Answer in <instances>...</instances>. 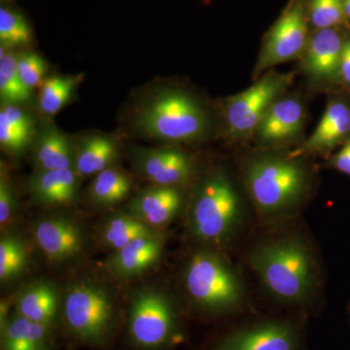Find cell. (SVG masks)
Returning a JSON list of instances; mask_svg holds the SVG:
<instances>
[{
  "instance_id": "36",
  "label": "cell",
  "mask_w": 350,
  "mask_h": 350,
  "mask_svg": "<svg viewBox=\"0 0 350 350\" xmlns=\"http://www.w3.org/2000/svg\"><path fill=\"white\" fill-rule=\"evenodd\" d=\"M345 12H347V20L350 23V0H345Z\"/></svg>"
},
{
  "instance_id": "8",
  "label": "cell",
  "mask_w": 350,
  "mask_h": 350,
  "mask_svg": "<svg viewBox=\"0 0 350 350\" xmlns=\"http://www.w3.org/2000/svg\"><path fill=\"white\" fill-rule=\"evenodd\" d=\"M182 338L180 315L174 301L154 288L131 298L126 317V340L133 350H169Z\"/></svg>"
},
{
  "instance_id": "11",
  "label": "cell",
  "mask_w": 350,
  "mask_h": 350,
  "mask_svg": "<svg viewBox=\"0 0 350 350\" xmlns=\"http://www.w3.org/2000/svg\"><path fill=\"white\" fill-rule=\"evenodd\" d=\"M308 119L306 94L290 90L269 107L251 142L255 148L293 149L305 142Z\"/></svg>"
},
{
  "instance_id": "20",
  "label": "cell",
  "mask_w": 350,
  "mask_h": 350,
  "mask_svg": "<svg viewBox=\"0 0 350 350\" xmlns=\"http://www.w3.org/2000/svg\"><path fill=\"white\" fill-rule=\"evenodd\" d=\"M54 332L13 310L5 323L0 326V350H52Z\"/></svg>"
},
{
  "instance_id": "26",
  "label": "cell",
  "mask_w": 350,
  "mask_h": 350,
  "mask_svg": "<svg viewBox=\"0 0 350 350\" xmlns=\"http://www.w3.org/2000/svg\"><path fill=\"white\" fill-rule=\"evenodd\" d=\"M29 264L27 244L17 234H4L0 239V280L11 282L25 273Z\"/></svg>"
},
{
  "instance_id": "19",
  "label": "cell",
  "mask_w": 350,
  "mask_h": 350,
  "mask_svg": "<svg viewBox=\"0 0 350 350\" xmlns=\"http://www.w3.org/2000/svg\"><path fill=\"white\" fill-rule=\"evenodd\" d=\"M79 178L73 169L36 170L27 182V191L39 206H66L77 197Z\"/></svg>"
},
{
  "instance_id": "12",
  "label": "cell",
  "mask_w": 350,
  "mask_h": 350,
  "mask_svg": "<svg viewBox=\"0 0 350 350\" xmlns=\"http://www.w3.org/2000/svg\"><path fill=\"white\" fill-rule=\"evenodd\" d=\"M350 139V93L337 90L327 94L325 110L314 131L292 149L296 155L328 159Z\"/></svg>"
},
{
  "instance_id": "10",
  "label": "cell",
  "mask_w": 350,
  "mask_h": 350,
  "mask_svg": "<svg viewBox=\"0 0 350 350\" xmlns=\"http://www.w3.org/2000/svg\"><path fill=\"white\" fill-rule=\"evenodd\" d=\"M349 32L350 27L312 31L297 61V73L305 78L308 94H328L340 89V59Z\"/></svg>"
},
{
  "instance_id": "13",
  "label": "cell",
  "mask_w": 350,
  "mask_h": 350,
  "mask_svg": "<svg viewBox=\"0 0 350 350\" xmlns=\"http://www.w3.org/2000/svg\"><path fill=\"white\" fill-rule=\"evenodd\" d=\"M133 163L138 174L152 185L182 188L190 183L196 174L194 159L175 147L135 149Z\"/></svg>"
},
{
  "instance_id": "15",
  "label": "cell",
  "mask_w": 350,
  "mask_h": 350,
  "mask_svg": "<svg viewBox=\"0 0 350 350\" xmlns=\"http://www.w3.org/2000/svg\"><path fill=\"white\" fill-rule=\"evenodd\" d=\"M32 236L39 250L51 262L75 259L84 248V232L81 227L66 216L40 219L34 225Z\"/></svg>"
},
{
  "instance_id": "28",
  "label": "cell",
  "mask_w": 350,
  "mask_h": 350,
  "mask_svg": "<svg viewBox=\"0 0 350 350\" xmlns=\"http://www.w3.org/2000/svg\"><path fill=\"white\" fill-rule=\"evenodd\" d=\"M310 29L350 27L345 12V0H306Z\"/></svg>"
},
{
  "instance_id": "25",
  "label": "cell",
  "mask_w": 350,
  "mask_h": 350,
  "mask_svg": "<svg viewBox=\"0 0 350 350\" xmlns=\"http://www.w3.org/2000/svg\"><path fill=\"white\" fill-rule=\"evenodd\" d=\"M0 48V96L3 105H23L31 98V91L21 79L17 68V56Z\"/></svg>"
},
{
  "instance_id": "4",
  "label": "cell",
  "mask_w": 350,
  "mask_h": 350,
  "mask_svg": "<svg viewBox=\"0 0 350 350\" xmlns=\"http://www.w3.org/2000/svg\"><path fill=\"white\" fill-rule=\"evenodd\" d=\"M135 124L146 137L172 144H199L213 128L204 103L180 88L159 92L138 113Z\"/></svg>"
},
{
  "instance_id": "27",
  "label": "cell",
  "mask_w": 350,
  "mask_h": 350,
  "mask_svg": "<svg viewBox=\"0 0 350 350\" xmlns=\"http://www.w3.org/2000/svg\"><path fill=\"white\" fill-rule=\"evenodd\" d=\"M78 84L76 76H51L40 85L39 107L45 114H57L70 100L71 94Z\"/></svg>"
},
{
  "instance_id": "31",
  "label": "cell",
  "mask_w": 350,
  "mask_h": 350,
  "mask_svg": "<svg viewBox=\"0 0 350 350\" xmlns=\"http://www.w3.org/2000/svg\"><path fill=\"white\" fill-rule=\"evenodd\" d=\"M18 202L15 191L7 176L6 170L1 167L0 172V225L5 228L17 213Z\"/></svg>"
},
{
  "instance_id": "6",
  "label": "cell",
  "mask_w": 350,
  "mask_h": 350,
  "mask_svg": "<svg viewBox=\"0 0 350 350\" xmlns=\"http://www.w3.org/2000/svg\"><path fill=\"white\" fill-rule=\"evenodd\" d=\"M183 285L191 303L207 314L236 312L245 301L243 280L222 250L195 252L184 269Z\"/></svg>"
},
{
  "instance_id": "21",
  "label": "cell",
  "mask_w": 350,
  "mask_h": 350,
  "mask_svg": "<svg viewBox=\"0 0 350 350\" xmlns=\"http://www.w3.org/2000/svg\"><path fill=\"white\" fill-rule=\"evenodd\" d=\"M118 157L115 139L107 135H92L84 138L75 149L73 170L79 177L96 175L114 167Z\"/></svg>"
},
{
  "instance_id": "29",
  "label": "cell",
  "mask_w": 350,
  "mask_h": 350,
  "mask_svg": "<svg viewBox=\"0 0 350 350\" xmlns=\"http://www.w3.org/2000/svg\"><path fill=\"white\" fill-rule=\"evenodd\" d=\"M32 32L25 16L15 9L0 8V41L4 47H22L31 43Z\"/></svg>"
},
{
  "instance_id": "1",
  "label": "cell",
  "mask_w": 350,
  "mask_h": 350,
  "mask_svg": "<svg viewBox=\"0 0 350 350\" xmlns=\"http://www.w3.org/2000/svg\"><path fill=\"white\" fill-rule=\"evenodd\" d=\"M244 192L264 224L291 223L317 192L319 172L313 159L292 149L253 148L239 158Z\"/></svg>"
},
{
  "instance_id": "9",
  "label": "cell",
  "mask_w": 350,
  "mask_h": 350,
  "mask_svg": "<svg viewBox=\"0 0 350 350\" xmlns=\"http://www.w3.org/2000/svg\"><path fill=\"white\" fill-rule=\"evenodd\" d=\"M310 33L306 0H289L262 38L253 68V81L273 70L276 66L298 61L306 49Z\"/></svg>"
},
{
  "instance_id": "32",
  "label": "cell",
  "mask_w": 350,
  "mask_h": 350,
  "mask_svg": "<svg viewBox=\"0 0 350 350\" xmlns=\"http://www.w3.org/2000/svg\"><path fill=\"white\" fill-rule=\"evenodd\" d=\"M31 139L14 128L4 117L0 116V145L11 155H21L27 148Z\"/></svg>"
},
{
  "instance_id": "34",
  "label": "cell",
  "mask_w": 350,
  "mask_h": 350,
  "mask_svg": "<svg viewBox=\"0 0 350 350\" xmlns=\"http://www.w3.org/2000/svg\"><path fill=\"white\" fill-rule=\"evenodd\" d=\"M323 169L337 170L350 177V139L333 155L326 159Z\"/></svg>"
},
{
  "instance_id": "24",
  "label": "cell",
  "mask_w": 350,
  "mask_h": 350,
  "mask_svg": "<svg viewBox=\"0 0 350 350\" xmlns=\"http://www.w3.org/2000/svg\"><path fill=\"white\" fill-rule=\"evenodd\" d=\"M131 189L133 182L130 176L123 170L111 167L94 175L88 195L96 206L110 207L125 200Z\"/></svg>"
},
{
  "instance_id": "18",
  "label": "cell",
  "mask_w": 350,
  "mask_h": 350,
  "mask_svg": "<svg viewBox=\"0 0 350 350\" xmlns=\"http://www.w3.org/2000/svg\"><path fill=\"white\" fill-rule=\"evenodd\" d=\"M61 308L62 301H59L57 288L47 280L27 284L14 299L15 312L53 330L61 322Z\"/></svg>"
},
{
  "instance_id": "14",
  "label": "cell",
  "mask_w": 350,
  "mask_h": 350,
  "mask_svg": "<svg viewBox=\"0 0 350 350\" xmlns=\"http://www.w3.org/2000/svg\"><path fill=\"white\" fill-rule=\"evenodd\" d=\"M300 335L284 320H265L234 331L209 350H299Z\"/></svg>"
},
{
  "instance_id": "33",
  "label": "cell",
  "mask_w": 350,
  "mask_h": 350,
  "mask_svg": "<svg viewBox=\"0 0 350 350\" xmlns=\"http://www.w3.org/2000/svg\"><path fill=\"white\" fill-rule=\"evenodd\" d=\"M0 116L4 117L20 133L32 139L34 122L27 110L19 105H2Z\"/></svg>"
},
{
  "instance_id": "16",
  "label": "cell",
  "mask_w": 350,
  "mask_h": 350,
  "mask_svg": "<svg viewBox=\"0 0 350 350\" xmlns=\"http://www.w3.org/2000/svg\"><path fill=\"white\" fill-rule=\"evenodd\" d=\"M183 189L153 185L131 200L126 213L156 230L170 224L186 204Z\"/></svg>"
},
{
  "instance_id": "35",
  "label": "cell",
  "mask_w": 350,
  "mask_h": 350,
  "mask_svg": "<svg viewBox=\"0 0 350 350\" xmlns=\"http://www.w3.org/2000/svg\"><path fill=\"white\" fill-rule=\"evenodd\" d=\"M340 87L350 93V32L345 40L340 59Z\"/></svg>"
},
{
  "instance_id": "2",
  "label": "cell",
  "mask_w": 350,
  "mask_h": 350,
  "mask_svg": "<svg viewBox=\"0 0 350 350\" xmlns=\"http://www.w3.org/2000/svg\"><path fill=\"white\" fill-rule=\"evenodd\" d=\"M248 262L275 300L290 306L312 303L320 291V264L312 243L293 229H278L258 241Z\"/></svg>"
},
{
  "instance_id": "5",
  "label": "cell",
  "mask_w": 350,
  "mask_h": 350,
  "mask_svg": "<svg viewBox=\"0 0 350 350\" xmlns=\"http://www.w3.org/2000/svg\"><path fill=\"white\" fill-rule=\"evenodd\" d=\"M59 323L76 344L107 350L118 332V306L110 292L98 283L76 282L64 295Z\"/></svg>"
},
{
  "instance_id": "23",
  "label": "cell",
  "mask_w": 350,
  "mask_h": 350,
  "mask_svg": "<svg viewBox=\"0 0 350 350\" xmlns=\"http://www.w3.org/2000/svg\"><path fill=\"white\" fill-rule=\"evenodd\" d=\"M162 231L144 224L129 213L114 214L101 225V241L113 252L122 250L131 241L154 232Z\"/></svg>"
},
{
  "instance_id": "7",
  "label": "cell",
  "mask_w": 350,
  "mask_h": 350,
  "mask_svg": "<svg viewBox=\"0 0 350 350\" xmlns=\"http://www.w3.org/2000/svg\"><path fill=\"white\" fill-rule=\"evenodd\" d=\"M297 72L269 70L252 86L228 96L218 107L219 131L232 144L251 142L269 107L293 86Z\"/></svg>"
},
{
  "instance_id": "17",
  "label": "cell",
  "mask_w": 350,
  "mask_h": 350,
  "mask_svg": "<svg viewBox=\"0 0 350 350\" xmlns=\"http://www.w3.org/2000/svg\"><path fill=\"white\" fill-rule=\"evenodd\" d=\"M165 241L163 231L135 239L113 252L105 266L111 275L121 280L137 278L158 264L163 257Z\"/></svg>"
},
{
  "instance_id": "3",
  "label": "cell",
  "mask_w": 350,
  "mask_h": 350,
  "mask_svg": "<svg viewBox=\"0 0 350 350\" xmlns=\"http://www.w3.org/2000/svg\"><path fill=\"white\" fill-rule=\"evenodd\" d=\"M186 211L191 238L202 247L222 250L243 224L244 202L239 183L225 167L209 170L193 183Z\"/></svg>"
},
{
  "instance_id": "30",
  "label": "cell",
  "mask_w": 350,
  "mask_h": 350,
  "mask_svg": "<svg viewBox=\"0 0 350 350\" xmlns=\"http://www.w3.org/2000/svg\"><path fill=\"white\" fill-rule=\"evenodd\" d=\"M18 72L27 89L40 86L46 72V64L42 57L32 52H24L17 56Z\"/></svg>"
},
{
  "instance_id": "22",
  "label": "cell",
  "mask_w": 350,
  "mask_h": 350,
  "mask_svg": "<svg viewBox=\"0 0 350 350\" xmlns=\"http://www.w3.org/2000/svg\"><path fill=\"white\" fill-rule=\"evenodd\" d=\"M34 159L38 170L73 169L75 149L63 131L48 125L39 135Z\"/></svg>"
},
{
  "instance_id": "37",
  "label": "cell",
  "mask_w": 350,
  "mask_h": 350,
  "mask_svg": "<svg viewBox=\"0 0 350 350\" xmlns=\"http://www.w3.org/2000/svg\"><path fill=\"white\" fill-rule=\"evenodd\" d=\"M347 310H349V323H350V301H349V306H347Z\"/></svg>"
}]
</instances>
